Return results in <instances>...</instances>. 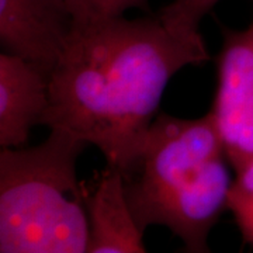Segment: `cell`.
<instances>
[{
    "instance_id": "3957f363",
    "label": "cell",
    "mask_w": 253,
    "mask_h": 253,
    "mask_svg": "<svg viewBox=\"0 0 253 253\" xmlns=\"http://www.w3.org/2000/svg\"><path fill=\"white\" fill-rule=\"evenodd\" d=\"M87 145L55 126L40 145L0 149V252H87L89 219L76 173Z\"/></svg>"
},
{
    "instance_id": "52a82bcc",
    "label": "cell",
    "mask_w": 253,
    "mask_h": 253,
    "mask_svg": "<svg viewBox=\"0 0 253 253\" xmlns=\"http://www.w3.org/2000/svg\"><path fill=\"white\" fill-rule=\"evenodd\" d=\"M49 107V76L16 55H0V146H24Z\"/></svg>"
},
{
    "instance_id": "5b68a950",
    "label": "cell",
    "mask_w": 253,
    "mask_h": 253,
    "mask_svg": "<svg viewBox=\"0 0 253 253\" xmlns=\"http://www.w3.org/2000/svg\"><path fill=\"white\" fill-rule=\"evenodd\" d=\"M75 24L68 0H0V44L51 76Z\"/></svg>"
},
{
    "instance_id": "6da1fadb",
    "label": "cell",
    "mask_w": 253,
    "mask_h": 253,
    "mask_svg": "<svg viewBox=\"0 0 253 253\" xmlns=\"http://www.w3.org/2000/svg\"><path fill=\"white\" fill-rule=\"evenodd\" d=\"M210 59L201 34H179L159 16L76 21L49 76L42 126H61L126 176L141 158L165 89Z\"/></svg>"
},
{
    "instance_id": "ba28073f",
    "label": "cell",
    "mask_w": 253,
    "mask_h": 253,
    "mask_svg": "<svg viewBox=\"0 0 253 253\" xmlns=\"http://www.w3.org/2000/svg\"><path fill=\"white\" fill-rule=\"evenodd\" d=\"M228 210L245 244L253 246V161L236 173L228 194Z\"/></svg>"
},
{
    "instance_id": "9c48e42d",
    "label": "cell",
    "mask_w": 253,
    "mask_h": 253,
    "mask_svg": "<svg viewBox=\"0 0 253 253\" xmlns=\"http://www.w3.org/2000/svg\"><path fill=\"white\" fill-rule=\"evenodd\" d=\"M221 0H172L158 16L168 27L184 36L199 34L200 23Z\"/></svg>"
},
{
    "instance_id": "7a4b0ae2",
    "label": "cell",
    "mask_w": 253,
    "mask_h": 253,
    "mask_svg": "<svg viewBox=\"0 0 253 253\" xmlns=\"http://www.w3.org/2000/svg\"><path fill=\"white\" fill-rule=\"evenodd\" d=\"M212 114L159 113L135 168L124 176L126 200L142 231L166 226L190 253L210 252L208 236L228 208L231 174Z\"/></svg>"
},
{
    "instance_id": "277c9868",
    "label": "cell",
    "mask_w": 253,
    "mask_h": 253,
    "mask_svg": "<svg viewBox=\"0 0 253 253\" xmlns=\"http://www.w3.org/2000/svg\"><path fill=\"white\" fill-rule=\"evenodd\" d=\"M210 113L229 166L238 173L253 161V23L224 33Z\"/></svg>"
},
{
    "instance_id": "8992f818",
    "label": "cell",
    "mask_w": 253,
    "mask_h": 253,
    "mask_svg": "<svg viewBox=\"0 0 253 253\" xmlns=\"http://www.w3.org/2000/svg\"><path fill=\"white\" fill-rule=\"evenodd\" d=\"M89 219L86 253H144V231L136 224L126 200L124 176L113 166L83 181Z\"/></svg>"
},
{
    "instance_id": "30bf717a",
    "label": "cell",
    "mask_w": 253,
    "mask_h": 253,
    "mask_svg": "<svg viewBox=\"0 0 253 253\" xmlns=\"http://www.w3.org/2000/svg\"><path fill=\"white\" fill-rule=\"evenodd\" d=\"M76 21L124 16L126 10H148V0H68Z\"/></svg>"
}]
</instances>
